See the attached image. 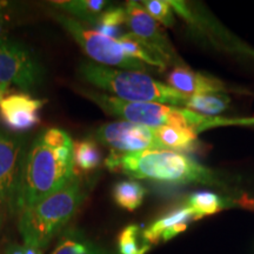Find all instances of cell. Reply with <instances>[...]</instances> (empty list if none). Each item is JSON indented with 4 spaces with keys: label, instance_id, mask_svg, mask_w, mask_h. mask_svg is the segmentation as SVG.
<instances>
[{
    "label": "cell",
    "instance_id": "29",
    "mask_svg": "<svg viewBox=\"0 0 254 254\" xmlns=\"http://www.w3.org/2000/svg\"><path fill=\"white\" fill-rule=\"evenodd\" d=\"M8 88H9V85L0 84V100H1L2 98H5V94H6V92L8 91Z\"/></svg>",
    "mask_w": 254,
    "mask_h": 254
},
{
    "label": "cell",
    "instance_id": "3",
    "mask_svg": "<svg viewBox=\"0 0 254 254\" xmlns=\"http://www.w3.org/2000/svg\"><path fill=\"white\" fill-rule=\"evenodd\" d=\"M87 192L78 177L58 192L19 213V232L24 245L43 251L74 217Z\"/></svg>",
    "mask_w": 254,
    "mask_h": 254
},
{
    "label": "cell",
    "instance_id": "24",
    "mask_svg": "<svg viewBox=\"0 0 254 254\" xmlns=\"http://www.w3.org/2000/svg\"><path fill=\"white\" fill-rule=\"evenodd\" d=\"M126 24V11L120 6H109L101 13L94 30L105 36L118 39L122 36L120 26Z\"/></svg>",
    "mask_w": 254,
    "mask_h": 254
},
{
    "label": "cell",
    "instance_id": "11",
    "mask_svg": "<svg viewBox=\"0 0 254 254\" xmlns=\"http://www.w3.org/2000/svg\"><path fill=\"white\" fill-rule=\"evenodd\" d=\"M95 140L119 152L160 151L154 128L129 122H114L101 125L95 132Z\"/></svg>",
    "mask_w": 254,
    "mask_h": 254
},
{
    "label": "cell",
    "instance_id": "25",
    "mask_svg": "<svg viewBox=\"0 0 254 254\" xmlns=\"http://www.w3.org/2000/svg\"><path fill=\"white\" fill-rule=\"evenodd\" d=\"M144 8L158 23L167 27H173L176 24V18L173 14V8L171 7L168 0H145L141 2Z\"/></svg>",
    "mask_w": 254,
    "mask_h": 254
},
{
    "label": "cell",
    "instance_id": "16",
    "mask_svg": "<svg viewBox=\"0 0 254 254\" xmlns=\"http://www.w3.org/2000/svg\"><path fill=\"white\" fill-rule=\"evenodd\" d=\"M155 138L163 150L190 151L196 147L198 134L189 127L163 126L154 128Z\"/></svg>",
    "mask_w": 254,
    "mask_h": 254
},
{
    "label": "cell",
    "instance_id": "26",
    "mask_svg": "<svg viewBox=\"0 0 254 254\" xmlns=\"http://www.w3.org/2000/svg\"><path fill=\"white\" fill-rule=\"evenodd\" d=\"M224 126H254V117L252 118H224V117H208L207 120L199 126L196 133H201L209 128Z\"/></svg>",
    "mask_w": 254,
    "mask_h": 254
},
{
    "label": "cell",
    "instance_id": "6",
    "mask_svg": "<svg viewBox=\"0 0 254 254\" xmlns=\"http://www.w3.org/2000/svg\"><path fill=\"white\" fill-rule=\"evenodd\" d=\"M55 18L62 24V26L73 37L86 55L93 63L109 67H120L126 71L142 72L151 68L140 60L132 58L126 55L120 46L118 40L101 34L95 30H91L67 14H56Z\"/></svg>",
    "mask_w": 254,
    "mask_h": 254
},
{
    "label": "cell",
    "instance_id": "14",
    "mask_svg": "<svg viewBox=\"0 0 254 254\" xmlns=\"http://www.w3.org/2000/svg\"><path fill=\"white\" fill-rule=\"evenodd\" d=\"M194 220L195 218L192 209L184 206L155 220L153 224L144 230V236L152 245L159 243L160 240H171L178 234L183 233L189 227L190 222Z\"/></svg>",
    "mask_w": 254,
    "mask_h": 254
},
{
    "label": "cell",
    "instance_id": "13",
    "mask_svg": "<svg viewBox=\"0 0 254 254\" xmlns=\"http://www.w3.org/2000/svg\"><path fill=\"white\" fill-rule=\"evenodd\" d=\"M166 79L168 86L187 95L222 94L230 91L221 80L209 74L193 71L189 66L174 67Z\"/></svg>",
    "mask_w": 254,
    "mask_h": 254
},
{
    "label": "cell",
    "instance_id": "12",
    "mask_svg": "<svg viewBox=\"0 0 254 254\" xmlns=\"http://www.w3.org/2000/svg\"><path fill=\"white\" fill-rule=\"evenodd\" d=\"M45 100L28 93H14L0 100V120L15 133L33 128L40 123L39 112Z\"/></svg>",
    "mask_w": 254,
    "mask_h": 254
},
{
    "label": "cell",
    "instance_id": "1",
    "mask_svg": "<svg viewBox=\"0 0 254 254\" xmlns=\"http://www.w3.org/2000/svg\"><path fill=\"white\" fill-rule=\"evenodd\" d=\"M73 140L66 131L51 127L28 145L21 168L15 213L58 192L77 178Z\"/></svg>",
    "mask_w": 254,
    "mask_h": 254
},
{
    "label": "cell",
    "instance_id": "5",
    "mask_svg": "<svg viewBox=\"0 0 254 254\" xmlns=\"http://www.w3.org/2000/svg\"><path fill=\"white\" fill-rule=\"evenodd\" d=\"M80 93L97 104L104 112L110 116L118 117L125 122L148 126L152 128L163 126L189 127L196 132L199 126L202 125L208 118L207 116H202L186 109L170 106V105L126 101L97 91L81 90Z\"/></svg>",
    "mask_w": 254,
    "mask_h": 254
},
{
    "label": "cell",
    "instance_id": "18",
    "mask_svg": "<svg viewBox=\"0 0 254 254\" xmlns=\"http://www.w3.org/2000/svg\"><path fill=\"white\" fill-rule=\"evenodd\" d=\"M53 5L67 13L77 17L78 21L97 25L101 13L109 7L105 0H72V1H53Z\"/></svg>",
    "mask_w": 254,
    "mask_h": 254
},
{
    "label": "cell",
    "instance_id": "10",
    "mask_svg": "<svg viewBox=\"0 0 254 254\" xmlns=\"http://www.w3.org/2000/svg\"><path fill=\"white\" fill-rule=\"evenodd\" d=\"M126 25L153 55L166 65L174 67L187 66L178 55L160 24L146 12L138 1H127L125 6Z\"/></svg>",
    "mask_w": 254,
    "mask_h": 254
},
{
    "label": "cell",
    "instance_id": "15",
    "mask_svg": "<svg viewBox=\"0 0 254 254\" xmlns=\"http://www.w3.org/2000/svg\"><path fill=\"white\" fill-rule=\"evenodd\" d=\"M51 254H112L109 250L91 240L81 230L69 227L63 232Z\"/></svg>",
    "mask_w": 254,
    "mask_h": 254
},
{
    "label": "cell",
    "instance_id": "19",
    "mask_svg": "<svg viewBox=\"0 0 254 254\" xmlns=\"http://www.w3.org/2000/svg\"><path fill=\"white\" fill-rule=\"evenodd\" d=\"M103 163V154L97 141L92 138L80 139L73 142V164L75 171H93Z\"/></svg>",
    "mask_w": 254,
    "mask_h": 254
},
{
    "label": "cell",
    "instance_id": "27",
    "mask_svg": "<svg viewBox=\"0 0 254 254\" xmlns=\"http://www.w3.org/2000/svg\"><path fill=\"white\" fill-rule=\"evenodd\" d=\"M6 254H24V246L20 245H11L6 251Z\"/></svg>",
    "mask_w": 254,
    "mask_h": 254
},
{
    "label": "cell",
    "instance_id": "17",
    "mask_svg": "<svg viewBox=\"0 0 254 254\" xmlns=\"http://www.w3.org/2000/svg\"><path fill=\"white\" fill-rule=\"evenodd\" d=\"M234 201L224 196L207 190L192 193L187 198L186 206L192 209L195 220L207 215H212L222 211V209L233 206Z\"/></svg>",
    "mask_w": 254,
    "mask_h": 254
},
{
    "label": "cell",
    "instance_id": "20",
    "mask_svg": "<svg viewBox=\"0 0 254 254\" xmlns=\"http://www.w3.org/2000/svg\"><path fill=\"white\" fill-rule=\"evenodd\" d=\"M146 194L145 187L134 180H123L113 187L112 196L116 204L126 211H134L142 204Z\"/></svg>",
    "mask_w": 254,
    "mask_h": 254
},
{
    "label": "cell",
    "instance_id": "4",
    "mask_svg": "<svg viewBox=\"0 0 254 254\" xmlns=\"http://www.w3.org/2000/svg\"><path fill=\"white\" fill-rule=\"evenodd\" d=\"M78 74L82 81L114 94L126 101L157 103L186 109L190 95L180 93L167 84L142 72L117 69L93 62H82Z\"/></svg>",
    "mask_w": 254,
    "mask_h": 254
},
{
    "label": "cell",
    "instance_id": "23",
    "mask_svg": "<svg viewBox=\"0 0 254 254\" xmlns=\"http://www.w3.org/2000/svg\"><path fill=\"white\" fill-rule=\"evenodd\" d=\"M152 244L146 240L144 230L138 225H129L120 232L118 237L119 254H146Z\"/></svg>",
    "mask_w": 254,
    "mask_h": 254
},
{
    "label": "cell",
    "instance_id": "28",
    "mask_svg": "<svg viewBox=\"0 0 254 254\" xmlns=\"http://www.w3.org/2000/svg\"><path fill=\"white\" fill-rule=\"evenodd\" d=\"M24 254H43V251L24 245Z\"/></svg>",
    "mask_w": 254,
    "mask_h": 254
},
{
    "label": "cell",
    "instance_id": "7",
    "mask_svg": "<svg viewBox=\"0 0 254 254\" xmlns=\"http://www.w3.org/2000/svg\"><path fill=\"white\" fill-rule=\"evenodd\" d=\"M168 1L173 11H176V13L186 21L196 36L204 38L209 44L226 52L254 59V50L252 47L228 32L213 15L206 11L204 6L182 0Z\"/></svg>",
    "mask_w": 254,
    "mask_h": 254
},
{
    "label": "cell",
    "instance_id": "9",
    "mask_svg": "<svg viewBox=\"0 0 254 254\" xmlns=\"http://www.w3.org/2000/svg\"><path fill=\"white\" fill-rule=\"evenodd\" d=\"M30 138L0 129V204L15 213L21 168Z\"/></svg>",
    "mask_w": 254,
    "mask_h": 254
},
{
    "label": "cell",
    "instance_id": "2",
    "mask_svg": "<svg viewBox=\"0 0 254 254\" xmlns=\"http://www.w3.org/2000/svg\"><path fill=\"white\" fill-rule=\"evenodd\" d=\"M105 165L112 172H120L134 179H147L165 184H204L227 187L224 174L205 167L192 158L176 151H111Z\"/></svg>",
    "mask_w": 254,
    "mask_h": 254
},
{
    "label": "cell",
    "instance_id": "21",
    "mask_svg": "<svg viewBox=\"0 0 254 254\" xmlns=\"http://www.w3.org/2000/svg\"><path fill=\"white\" fill-rule=\"evenodd\" d=\"M231 98L226 94L190 95L186 110L207 117H217L228 109Z\"/></svg>",
    "mask_w": 254,
    "mask_h": 254
},
{
    "label": "cell",
    "instance_id": "8",
    "mask_svg": "<svg viewBox=\"0 0 254 254\" xmlns=\"http://www.w3.org/2000/svg\"><path fill=\"white\" fill-rule=\"evenodd\" d=\"M45 68L32 51L19 41L0 38V84L33 91L43 84Z\"/></svg>",
    "mask_w": 254,
    "mask_h": 254
},
{
    "label": "cell",
    "instance_id": "22",
    "mask_svg": "<svg viewBox=\"0 0 254 254\" xmlns=\"http://www.w3.org/2000/svg\"><path fill=\"white\" fill-rule=\"evenodd\" d=\"M117 40H118L120 46L123 47V50L126 52V55L132 57V58L140 60V62L145 63L146 65L151 66V67L158 68L160 72L167 68L166 64L157 58L131 32L122 34Z\"/></svg>",
    "mask_w": 254,
    "mask_h": 254
}]
</instances>
